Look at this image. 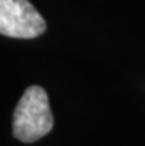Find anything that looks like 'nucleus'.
<instances>
[{
  "label": "nucleus",
  "instance_id": "obj_1",
  "mask_svg": "<svg viewBox=\"0 0 145 146\" xmlns=\"http://www.w3.org/2000/svg\"><path fill=\"white\" fill-rule=\"evenodd\" d=\"M53 117L47 93L40 86H31L24 92L13 111V136L24 143H33L50 133Z\"/></svg>",
  "mask_w": 145,
  "mask_h": 146
},
{
  "label": "nucleus",
  "instance_id": "obj_2",
  "mask_svg": "<svg viewBox=\"0 0 145 146\" xmlns=\"http://www.w3.org/2000/svg\"><path fill=\"white\" fill-rule=\"evenodd\" d=\"M46 31V21L28 0H0V34L34 38Z\"/></svg>",
  "mask_w": 145,
  "mask_h": 146
}]
</instances>
